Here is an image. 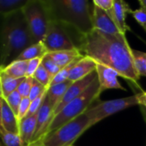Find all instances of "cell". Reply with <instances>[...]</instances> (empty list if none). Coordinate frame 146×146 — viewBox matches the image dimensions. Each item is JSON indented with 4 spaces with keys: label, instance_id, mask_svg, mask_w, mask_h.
Listing matches in <instances>:
<instances>
[{
    "label": "cell",
    "instance_id": "6da1fadb",
    "mask_svg": "<svg viewBox=\"0 0 146 146\" xmlns=\"http://www.w3.org/2000/svg\"><path fill=\"white\" fill-rule=\"evenodd\" d=\"M79 50L97 63L115 69L121 77L129 80L140 89L139 75L126 35L110 34L98 29H93L87 34L80 36Z\"/></svg>",
    "mask_w": 146,
    "mask_h": 146
},
{
    "label": "cell",
    "instance_id": "7a4b0ae2",
    "mask_svg": "<svg viewBox=\"0 0 146 146\" xmlns=\"http://www.w3.org/2000/svg\"><path fill=\"white\" fill-rule=\"evenodd\" d=\"M33 44L35 42L23 10L1 16L0 68L15 61L26 49Z\"/></svg>",
    "mask_w": 146,
    "mask_h": 146
},
{
    "label": "cell",
    "instance_id": "3957f363",
    "mask_svg": "<svg viewBox=\"0 0 146 146\" xmlns=\"http://www.w3.org/2000/svg\"><path fill=\"white\" fill-rule=\"evenodd\" d=\"M50 19L72 28L80 36L92 32V11L87 0H46Z\"/></svg>",
    "mask_w": 146,
    "mask_h": 146
},
{
    "label": "cell",
    "instance_id": "277c9868",
    "mask_svg": "<svg viewBox=\"0 0 146 146\" xmlns=\"http://www.w3.org/2000/svg\"><path fill=\"white\" fill-rule=\"evenodd\" d=\"M102 92L103 91L100 87L98 78L80 96L74 99L68 105H66L62 109V110L52 119L44 138V140L46 137L50 135L62 126L83 115L94 102L98 101Z\"/></svg>",
    "mask_w": 146,
    "mask_h": 146
},
{
    "label": "cell",
    "instance_id": "5b68a950",
    "mask_svg": "<svg viewBox=\"0 0 146 146\" xmlns=\"http://www.w3.org/2000/svg\"><path fill=\"white\" fill-rule=\"evenodd\" d=\"M91 120L86 115H81L73 121L62 126L43 141L44 146H71L90 127Z\"/></svg>",
    "mask_w": 146,
    "mask_h": 146
},
{
    "label": "cell",
    "instance_id": "8992f818",
    "mask_svg": "<svg viewBox=\"0 0 146 146\" xmlns=\"http://www.w3.org/2000/svg\"><path fill=\"white\" fill-rule=\"evenodd\" d=\"M22 10L34 42H41L51 21L46 0H29Z\"/></svg>",
    "mask_w": 146,
    "mask_h": 146
},
{
    "label": "cell",
    "instance_id": "52a82bcc",
    "mask_svg": "<svg viewBox=\"0 0 146 146\" xmlns=\"http://www.w3.org/2000/svg\"><path fill=\"white\" fill-rule=\"evenodd\" d=\"M136 105H139L137 94L127 98L99 102L96 105L90 107L84 115L91 120L92 125L94 126L108 116Z\"/></svg>",
    "mask_w": 146,
    "mask_h": 146
},
{
    "label": "cell",
    "instance_id": "ba28073f",
    "mask_svg": "<svg viewBox=\"0 0 146 146\" xmlns=\"http://www.w3.org/2000/svg\"><path fill=\"white\" fill-rule=\"evenodd\" d=\"M68 27L51 20L46 33L41 41L48 53L78 49L68 31Z\"/></svg>",
    "mask_w": 146,
    "mask_h": 146
},
{
    "label": "cell",
    "instance_id": "9c48e42d",
    "mask_svg": "<svg viewBox=\"0 0 146 146\" xmlns=\"http://www.w3.org/2000/svg\"><path fill=\"white\" fill-rule=\"evenodd\" d=\"M98 78V73H97V70H96V71L92 72V74H90L89 75H87L86 77H85V78H83V79H81V80H80L78 81L73 82L71 84V86H69V88L68 89L66 94L62 98L60 104L55 109V110H54V117L57 114H59L66 105H68L74 99H75L76 98L80 96L92 85V83L95 80H97Z\"/></svg>",
    "mask_w": 146,
    "mask_h": 146
},
{
    "label": "cell",
    "instance_id": "30bf717a",
    "mask_svg": "<svg viewBox=\"0 0 146 146\" xmlns=\"http://www.w3.org/2000/svg\"><path fill=\"white\" fill-rule=\"evenodd\" d=\"M97 73L102 91L109 89H118L127 91L119 82V74L113 68L97 63Z\"/></svg>",
    "mask_w": 146,
    "mask_h": 146
},
{
    "label": "cell",
    "instance_id": "8fae6325",
    "mask_svg": "<svg viewBox=\"0 0 146 146\" xmlns=\"http://www.w3.org/2000/svg\"><path fill=\"white\" fill-rule=\"evenodd\" d=\"M92 25L93 28L110 34L121 33L109 15L101 8L93 4L92 8Z\"/></svg>",
    "mask_w": 146,
    "mask_h": 146
},
{
    "label": "cell",
    "instance_id": "7c38bea8",
    "mask_svg": "<svg viewBox=\"0 0 146 146\" xmlns=\"http://www.w3.org/2000/svg\"><path fill=\"white\" fill-rule=\"evenodd\" d=\"M0 127L19 134V120L3 97L0 98Z\"/></svg>",
    "mask_w": 146,
    "mask_h": 146
},
{
    "label": "cell",
    "instance_id": "4fadbf2b",
    "mask_svg": "<svg viewBox=\"0 0 146 146\" xmlns=\"http://www.w3.org/2000/svg\"><path fill=\"white\" fill-rule=\"evenodd\" d=\"M96 69L97 62L91 57L85 56L71 69L68 80L72 82L78 81L96 71Z\"/></svg>",
    "mask_w": 146,
    "mask_h": 146
},
{
    "label": "cell",
    "instance_id": "5bb4252c",
    "mask_svg": "<svg viewBox=\"0 0 146 146\" xmlns=\"http://www.w3.org/2000/svg\"><path fill=\"white\" fill-rule=\"evenodd\" d=\"M114 11L115 25L120 32L126 35L127 31H131L130 27L126 22V18L127 14H132L133 10L127 2L123 0H114Z\"/></svg>",
    "mask_w": 146,
    "mask_h": 146
},
{
    "label": "cell",
    "instance_id": "9a60e30c",
    "mask_svg": "<svg viewBox=\"0 0 146 146\" xmlns=\"http://www.w3.org/2000/svg\"><path fill=\"white\" fill-rule=\"evenodd\" d=\"M37 115L25 117L19 121V135L23 146H29L32 143L36 130Z\"/></svg>",
    "mask_w": 146,
    "mask_h": 146
},
{
    "label": "cell",
    "instance_id": "2e32d148",
    "mask_svg": "<svg viewBox=\"0 0 146 146\" xmlns=\"http://www.w3.org/2000/svg\"><path fill=\"white\" fill-rule=\"evenodd\" d=\"M62 69L77 60L78 58L83 56L84 55L79 50V49L70 50H62L56 52H51L47 54Z\"/></svg>",
    "mask_w": 146,
    "mask_h": 146
},
{
    "label": "cell",
    "instance_id": "e0dca14e",
    "mask_svg": "<svg viewBox=\"0 0 146 146\" xmlns=\"http://www.w3.org/2000/svg\"><path fill=\"white\" fill-rule=\"evenodd\" d=\"M28 66V61H14L6 67L0 69V73H3L6 75L14 78L21 79L27 77V70Z\"/></svg>",
    "mask_w": 146,
    "mask_h": 146
},
{
    "label": "cell",
    "instance_id": "ac0fdd59",
    "mask_svg": "<svg viewBox=\"0 0 146 146\" xmlns=\"http://www.w3.org/2000/svg\"><path fill=\"white\" fill-rule=\"evenodd\" d=\"M72 83H73L72 81L68 80L65 82L56 84L54 86H50L49 87V89L47 91V97L50 99V103L52 104V105L54 106L55 109L60 104V102L62 101V98L66 94L68 89L69 88V86H71Z\"/></svg>",
    "mask_w": 146,
    "mask_h": 146
},
{
    "label": "cell",
    "instance_id": "d6986e66",
    "mask_svg": "<svg viewBox=\"0 0 146 146\" xmlns=\"http://www.w3.org/2000/svg\"><path fill=\"white\" fill-rule=\"evenodd\" d=\"M26 78V77H25ZM25 78L14 79L3 73H0V86H1V97L6 98L11 93L17 91L20 84L24 80Z\"/></svg>",
    "mask_w": 146,
    "mask_h": 146
},
{
    "label": "cell",
    "instance_id": "ffe728a7",
    "mask_svg": "<svg viewBox=\"0 0 146 146\" xmlns=\"http://www.w3.org/2000/svg\"><path fill=\"white\" fill-rule=\"evenodd\" d=\"M48 54L42 42L35 43L26 49L16 59L17 61H30L35 58H43Z\"/></svg>",
    "mask_w": 146,
    "mask_h": 146
},
{
    "label": "cell",
    "instance_id": "44dd1931",
    "mask_svg": "<svg viewBox=\"0 0 146 146\" xmlns=\"http://www.w3.org/2000/svg\"><path fill=\"white\" fill-rule=\"evenodd\" d=\"M29 0H0V15L5 16L22 10Z\"/></svg>",
    "mask_w": 146,
    "mask_h": 146
},
{
    "label": "cell",
    "instance_id": "7402d4cb",
    "mask_svg": "<svg viewBox=\"0 0 146 146\" xmlns=\"http://www.w3.org/2000/svg\"><path fill=\"white\" fill-rule=\"evenodd\" d=\"M2 144L4 146H23L19 134L10 133L0 127Z\"/></svg>",
    "mask_w": 146,
    "mask_h": 146
},
{
    "label": "cell",
    "instance_id": "603a6c76",
    "mask_svg": "<svg viewBox=\"0 0 146 146\" xmlns=\"http://www.w3.org/2000/svg\"><path fill=\"white\" fill-rule=\"evenodd\" d=\"M133 55L139 75L146 77V52L133 49Z\"/></svg>",
    "mask_w": 146,
    "mask_h": 146
},
{
    "label": "cell",
    "instance_id": "cb8c5ba5",
    "mask_svg": "<svg viewBox=\"0 0 146 146\" xmlns=\"http://www.w3.org/2000/svg\"><path fill=\"white\" fill-rule=\"evenodd\" d=\"M53 78L54 77L41 64L33 75V79H35L38 82H39L40 84H42L44 86H45L48 89L52 82Z\"/></svg>",
    "mask_w": 146,
    "mask_h": 146
},
{
    "label": "cell",
    "instance_id": "d4e9b609",
    "mask_svg": "<svg viewBox=\"0 0 146 146\" xmlns=\"http://www.w3.org/2000/svg\"><path fill=\"white\" fill-rule=\"evenodd\" d=\"M92 3L101 8L102 9H104L115 24V11H114V0H93Z\"/></svg>",
    "mask_w": 146,
    "mask_h": 146
},
{
    "label": "cell",
    "instance_id": "484cf974",
    "mask_svg": "<svg viewBox=\"0 0 146 146\" xmlns=\"http://www.w3.org/2000/svg\"><path fill=\"white\" fill-rule=\"evenodd\" d=\"M5 100L7 101V104H9V108L12 110V111L15 113V115L17 116L18 118V113H19V108L22 100L21 96L20 95V93L15 91L13 93H11L9 97H7L5 98Z\"/></svg>",
    "mask_w": 146,
    "mask_h": 146
},
{
    "label": "cell",
    "instance_id": "4316f807",
    "mask_svg": "<svg viewBox=\"0 0 146 146\" xmlns=\"http://www.w3.org/2000/svg\"><path fill=\"white\" fill-rule=\"evenodd\" d=\"M41 65L53 76L55 77L61 70L62 68L56 64V62L46 54L43 58H42V62H41Z\"/></svg>",
    "mask_w": 146,
    "mask_h": 146
},
{
    "label": "cell",
    "instance_id": "83f0119b",
    "mask_svg": "<svg viewBox=\"0 0 146 146\" xmlns=\"http://www.w3.org/2000/svg\"><path fill=\"white\" fill-rule=\"evenodd\" d=\"M47 90H48V88H46L42 84H40L39 82H38L35 79H33V80L31 92H30V94H29V99L31 101H33L38 97H39L40 95L45 93L47 92Z\"/></svg>",
    "mask_w": 146,
    "mask_h": 146
},
{
    "label": "cell",
    "instance_id": "f1b7e54d",
    "mask_svg": "<svg viewBox=\"0 0 146 146\" xmlns=\"http://www.w3.org/2000/svg\"><path fill=\"white\" fill-rule=\"evenodd\" d=\"M33 77H28V78L26 77L24 80L18 86L17 92L20 93L22 98H29V94H30L32 84H33Z\"/></svg>",
    "mask_w": 146,
    "mask_h": 146
},
{
    "label": "cell",
    "instance_id": "f546056e",
    "mask_svg": "<svg viewBox=\"0 0 146 146\" xmlns=\"http://www.w3.org/2000/svg\"><path fill=\"white\" fill-rule=\"evenodd\" d=\"M132 15L146 32V9L140 6L139 9L136 10H133Z\"/></svg>",
    "mask_w": 146,
    "mask_h": 146
},
{
    "label": "cell",
    "instance_id": "4dcf8cb0",
    "mask_svg": "<svg viewBox=\"0 0 146 146\" xmlns=\"http://www.w3.org/2000/svg\"><path fill=\"white\" fill-rule=\"evenodd\" d=\"M30 105H31V100L29 99V98H22L20 108H19V113H18V120H19V121L26 117V115H27V113L29 111Z\"/></svg>",
    "mask_w": 146,
    "mask_h": 146
},
{
    "label": "cell",
    "instance_id": "1f68e13d",
    "mask_svg": "<svg viewBox=\"0 0 146 146\" xmlns=\"http://www.w3.org/2000/svg\"><path fill=\"white\" fill-rule=\"evenodd\" d=\"M42 62V58H35L28 61V66L27 70V77H33L35 72L40 66Z\"/></svg>",
    "mask_w": 146,
    "mask_h": 146
},
{
    "label": "cell",
    "instance_id": "d6a6232c",
    "mask_svg": "<svg viewBox=\"0 0 146 146\" xmlns=\"http://www.w3.org/2000/svg\"><path fill=\"white\" fill-rule=\"evenodd\" d=\"M139 102V106H142L146 109V92H141L139 93H137Z\"/></svg>",
    "mask_w": 146,
    "mask_h": 146
},
{
    "label": "cell",
    "instance_id": "836d02e7",
    "mask_svg": "<svg viewBox=\"0 0 146 146\" xmlns=\"http://www.w3.org/2000/svg\"><path fill=\"white\" fill-rule=\"evenodd\" d=\"M140 110H141V113L143 115L144 120H145V121L146 123V109L144 108V107H142V106H140Z\"/></svg>",
    "mask_w": 146,
    "mask_h": 146
},
{
    "label": "cell",
    "instance_id": "e575fe53",
    "mask_svg": "<svg viewBox=\"0 0 146 146\" xmlns=\"http://www.w3.org/2000/svg\"><path fill=\"white\" fill-rule=\"evenodd\" d=\"M139 3L140 6H142V7H144L145 9H146V0H139Z\"/></svg>",
    "mask_w": 146,
    "mask_h": 146
},
{
    "label": "cell",
    "instance_id": "d590c367",
    "mask_svg": "<svg viewBox=\"0 0 146 146\" xmlns=\"http://www.w3.org/2000/svg\"><path fill=\"white\" fill-rule=\"evenodd\" d=\"M0 146H4V145H3V144L1 143V144H0Z\"/></svg>",
    "mask_w": 146,
    "mask_h": 146
},
{
    "label": "cell",
    "instance_id": "8d00e7d4",
    "mask_svg": "<svg viewBox=\"0 0 146 146\" xmlns=\"http://www.w3.org/2000/svg\"><path fill=\"white\" fill-rule=\"evenodd\" d=\"M38 146H44V145H38Z\"/></svg>",
    "mask_w": 146,
    "mask_h": 146
},
{
    "label": "cell",
    "instance_id": "74e56055",
    "mask_svg": "<svg viewBox=\"0 0 146 146\" xmlns=\"http://www.w3.org/2000/svg\"><path fill=\"white\" fill-rule=\"evenodd\" d=\"M71 146H74V145H71Z\"/></svg>",
    "mask_w": 146,
    "mask_h": 146
}]
</instances>
